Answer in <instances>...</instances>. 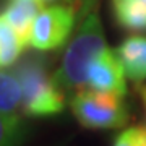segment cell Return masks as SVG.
Returning <instances> with one entry per match:
<instances>
[{
	"instance_id": "ba28073f",
	"label": "cell",
	"mask_w": 146,
	"mask_h": 146,
	"mask_svg": "<svg viewBox=\"0 0 146 146\" xmlns=\"http://www.w3.org/2000/svg\"><path fill=\"white\" fill-rule=\"evenodd\" d=\"M115 20L128 31L146 29V0H112Z\"/></svg>"
},
{
	"instance_id": "3957f363",
	"label": "cell",
	"mask_w": 146,
	"mask_h": 146,
	"mask_svg": "<svg viewBox=\"0 0 146 146\" xmlns=\"http://www.w3.org/2000/svg\"><path fill=\"white\" fill-rule=\"evenodd\" d=\"M73 115L91 130L119 128L128 122V109L122 96L83 89L70 101Z\"/></svg>"
},
{
	"instance_id": "5bb4252c",
	"label": "cell",
	"mask_w": 146,
	"mask_h": 146,
	"mask_svg": "<svg viewBox=\"0 0 146 146\" xmlns=\"http://www.w3.org/2000/svg\"><path fill=\"white\" fill-rule=\"evenodd\" d=\"M37 2L44 7V5H49V3H54V2H57V0H37Z\"/></svg>"
},
{
	"instance_id": "8fae6325",
	"label": "cell",
	"mask_w": 146,
	"mask_h": 146,
	"mask_svg": "<svg viewBox=\"0 0 146 146\" xmlns=\"http://www.w3.org/2000/svg\"><path fill=\"white\" fill-rule=\"evenodd\" d=\"M25 135V127L18 115L0 110V146H18Z\"/></svg>"
},
{
	"instance_id": "52a82bcc",
	"label": "cell",
	"mask_w": 146,
	"mask_h": 146,
	"mask_svg": "<svg viewBox=\"0 0 146 146\" xmlns=\"http://www.w3.org/2000/svg\"><path fill=\"white\" fill-rule=\"evenodd\" d=\"M125 75L133 81L146 80V37L130 36L117 49Z\"/></svg>"
},
{
	"instance_id": "9c48e42d",
	"label": "cell",
	"mask_w": 146,
	"mask_h": 146,
	"mask_svg": "<svg viewBox=\"0 0 146 146\" xmlns=\"http://www.w3.org/2000/svg\"><path fill=\"white\" fill-rule=\"evenodd\" d=\"M25 47L5 16L0 15V68L15 63Z\"/></svg>"
},
{
	"instance_id": "7a4b0ae2",
	"label": "cell",
	"mask_w": 146,
	"mask_h": 146,
	"mask_svg": "<svg viewBox=\"0 0 146 146\" xmlns=\"http://www.w3.org/2000/svg\"><path fill=\"white\" fill-rule=\"evenodd\" d=\"M23 91L21 109L29 117H49L62 112L65 107V93L58 88L55 78L47 72L39 57L26 58L16 67Z\"/></svg>"
},
{
	"instance_id": "4fadbf2b",
	"label": "cell",
	"mask_w": 146,
	"mask_h": 146,
	"mask_svg": "<svg viewBox=\"0 0 146 146\" xmlns=\"http://www.w3.org/2000/svg\"><path fill=\"white\" fill-rule=\"evenodd\" d=\"M138 93H140V98H141V101H143V104H145V107H146V84H140V86H138Z\"/></svg>"
},
{
	"instance_id": "7c38bea8",
	"label": "cell",
	"mask_w": 146,
	"mask_h": 146,
	"mask_svg": "<svg viewBox=\"0 0 146 146\" xmlns=\"http://www.w3.org/2000/svg\"><path fill=\"white\" fill-rule=\"evenodd\" d=\"M114 146H146V128L133 127L122 131L114 140Z\"/></svg>"
},
{
	"instance_id": "8992f818",
	"label": "cell",
	"mask_w": 146,
	"mask_h": 146,
	"mask_svg": "<svg viewBox=\"0 0 146 146\" xmlns=\"http://www.w3.org/2000/svg\"><path fill=\"white\" fill-rule=\"evenodd\" d=\"M41 3L37 0H10V3L3 11L5 20L10 23L20 41L28 46L31 41V31L36 16L41 11Z\"/></svg>"
},
{
	"instance_id": "5b68a950",
	"label": "cell",
	"mask_w": 146,
	"mask_h": 146,
	"mask_svg": "<svg viewBox=\"0 0 146 146\" xmlns=\"http://www.w3.org/2000/svg\"><path fill=\"white\" fill-rule=\"evenodd\" d=\"M88 89L98 93H109L123 96L127 93L125 70L117 52L106 49L94 60L88 75Z\"/></svg>"
},
{
	"instance_id": "30bf717a",
	"label": "cell",
	"mask_w": 146,
	"mask_h": 146,
	"mask_svg": "<svg viewBox=\"0 0 146 146\" xmlns=\"http://www.w3.org/2000/svg\"><path fill=\"white\" fill-rule=\"evenodd\" d=\"M23 91L21 83L15 73L0 70V110L5 114H13L21 106Z\"/></svg>"
},
{
	"instance_id": "6da1fadb",
	"label": "cell",
	"mask_w": 146,
	"mask_h": 146,
	"mask_svg": "<svg viewBox=\"0 0 146 146\" xmlns=\"http://www.w3.org/2000/svg\"><path fill=\"white\" fill-rule=\"evenodd\" d=\"M106 39L98 13H89L80 25L76 36L72 39L63 55L62 67L54 75L55 83L63 93L76 94L88 84L89 68L104 52Z\"/></svg>"
},
{
	"instance_id": "277c9868",
	"label": "cell",
	"mask_w": 146,
	"mask_h": 146,
	"mask_svg": "<svg viewBox=\"0 0 146 146\" xmlns=\"http://www.w3.org/2000/svg\"><path fill=\"white\" fill-rule=\"evenodd\" d=\"M75 10L67 5H50L39 11L31 31V44L39 50H52L63 46L75 25Z\"/></svg>"
}]
</instances>
